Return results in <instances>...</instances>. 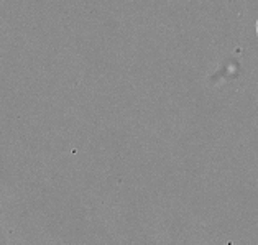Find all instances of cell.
<instances>
[{
    "label": "cell",
    "mask_w": 258,
    "mask_h": 245,
    "mask_svg": "<svg viewBox=\"0 0 258 245\" xmlns=\"http://www.w3.org/2000/svg\"><path fill=\"white\" fill-rule=\"evenodd\" d=\"M256 35H258V20H256Z\"/></svg>",
    "instance_id": "1"
}]
</instances>
